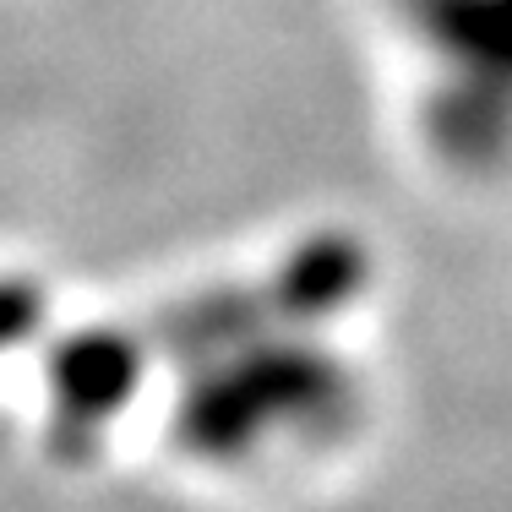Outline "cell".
Listing matches in <instances>:
<instances>
[{
    "label": "cell",
    "instance_id": "6da1fadb",
    "mask_svg": "<svg viewBox=\"0 0 512 512\" xmlns=\"http://www.w3.org/2000/svg\"><path fill=\"white\" fill-rule=\"evenodd\" d=\"M60 404L66 414H109V404L131 393L137 382V365H131L126 344L115 338H82L60 355Z\"/></svg>",
    "mask_w": 512,
    "mask_h": 512
},
{
    "label": "cell",
    "instance_id": "7a4b0ae2",
    "mask_svg": "<svg viewBox=\"0 0 512 512\" xmlns=\"http://www.w3.org/2000/svg\"><path fill=\"white\" fill-rule=\"evenodd\" d=\"M28 311H33V295H28V289L0 284V344H6V338H17L22 327H28Z\"/></svg>",
    "mask_w": 512,
    "mask_h": 512
}]
</instances>
